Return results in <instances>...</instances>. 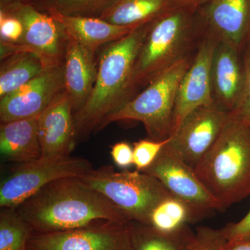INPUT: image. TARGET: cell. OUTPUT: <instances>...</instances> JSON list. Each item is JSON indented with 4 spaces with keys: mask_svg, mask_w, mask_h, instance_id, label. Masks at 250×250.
<instances>
[{
    "mask_svg": "<svg viewBox=\"0 0 250 250\" xmlns=\"http://www.w3.org/2000/svg\"><path fill=\"white\" fill-rule=\"evenodd\" d=\"M34 233L57 232L100 220L129 223L124 212L81 177L54 181L16 207Z\"/></svg>",
    "mask_w": 250,
    "mask_h": 250,
    "instance_id": "1",
    "label": "cell"
},
{
    "mask_svg": "<svg viewBox=\"0 0 250 250\" xmlns=\"http://www.w3.org/2000/svg\"><path fill=\"white\" fill-rule=\"evenodd\" d=\"M197 10L171 6L151 22L122 95L121 107L161 73L191 54L202 36Z\"/></svg>",
    "mask_w": 250,
    "mask_h": 250,
    "instance_id": "2",
    "label": "cell"
},
{
    "mask_svg": "<svg viewBox=\"0 0 250 250\" xmlns=\"http://www.w3.org/2000/svg\"><path fill=\"white\" fill-rule=\"evenodd\" d=\"M151 22L104 45L93 89L83 108L74 115L77 141L100 130L105 119L121 107L122 95Z\"/></svg>",
    "mask_w": 250,
    "mask_h": 250,
    "instance_id": "3",
    "label": "cell"
},
{
    "mask_svg": "<svg viewBox=\"0 0 250 250\" xmlns=\"http://www.w3.org/2000/svg\"><path fill=\"white\" fill-rule=\"evenodd\" d=\"M194 170L222 208L249 196V125L230 113L218 139Z\"/></svg>",
    "mask_w": 250,
    "mask_h": 250,
    "instance_id": "4",
    "label": "cell"
},
{
    "mask_svg": "<svg viewBox=\"0 0 250 250\" xmlns=\"http://www.w3.org/2000/svg\"><path fill=\"white\" fill-rule=\"evenodd\" d=\"M194 54L176 62L154 79L134 98L108 116L100 130L116 122L138 121L144 125L151 139H168L172 134L179 83L191 64Z\"/></svg>",
    "mask_w": 250,
    "mask_h": 250,
    "instance_id": "5",
    "label": "cell"
},
{
    "mask_svg": "<svg viewBox=\"0 0 250 250\" xmlns=\"http://www.w3.org/2000/svg\"><path fill=\"white\" fill-rule=\"evenodd\" d=\"M82 179L123 210L131 221L146 225L154 207L172 195L155 177L139 170L116 171L112 166H103Z\"/></svg>",
    "mask_w": 250,
    "mask_h": 250,
    "instance_id": "6",
    "label": "cell"
},
{
    "mask_svg": "<svg viewBox=\"0 0 250 250\" xmlns=\"http://www.w3.org/2000/svg\"><path fill=\"white\" fill-rule=\"evenodd\" d=\"M94 170L84 158L71 155L41 157L21 164L0 186L1 208H16L41 188L66 177H83Z\"/></svg>",
    "mask_w": 250,
    "mask_h": 250,
    "instance_id": "7",
    "label": "cell"
},
{
    "mask_svg": "<svg viewBox=\"0 0 250 250\" xmlns=\"http://www.w3.org/2000/svg\"><path fill=\"white\" fill-rule=\"evenodd\" d=\"M17 18L23 27L18 42L0 41L1 60L18 52L27 51L39 56L49 65L63 62L68 39L59 22L31 2H14L0 7Z\"/></svg>",
    "mask_w": 250,
    "mask_h": 250,
    "instance_id": "8",
    "label": "cell"
},
{
    "mask_svg": "<svg viewBox=\"0 0 250 250\" xmlns=\"http://www.w3.org/2000/svg\"><path fill=\"white\" fill-rule=\"evenodd\" d=\"M26 250H131L127 224L100 220L67 231L34 233Z\"/></svg>",
    "mask_w": 250,
    "mask_h": 250,
    "instance_id": "9",
    "label": "cell"
},
{
    "mask_svg": "<svg viewBox=\"0 0 250 250\" xmlns=\"http://www.w3.org/2000/svg\"><path fill=\"white\" fill-rule=\"evenodd\" d=\"M229 113L216 103L194 110L169 137L166 147L195 169L218 139Z\"/></svg>",
    "mask_w": 250,
    "mask_h": 250,
    "instance_id": "10",
    "label": "cell"
},
{
    "mask_svg": "<svg viewBox=\"0 0 250 250\" xmlns=\"http://www.w3.org/2000/svg\"><path fill=\"white\" fill-rule=\"evenodd\" d=\"M218 42L213 36L202 34L191 64L179 83L171 135L194 110L215 103L212 90L211 67Z\"/></svg>",
    "mask_w": 250,
    "mask_h": 250,
    "instance_id": "11",
    "label": "cell"
},
{
    "mask_svg": "<svg viewBox=\"0 0 250 250\" xmlns=\"http://www.w3.org/2000/svg\"><path fill=\"white\" fill-rule=\"evenodd\" d=\"M143 172L157 179L170 194L188 204L202 218L212 210L223 209L194 169L171 152L166 145L152 165Z\"/></svg>",
    "mask_w": 250,
    "mask_h": 250,
    "instance_id": "12",
    "label": "cell"
},
{
    "mask_svg": "<svg viewBox=\"0 0 250 250\" xmlns=\"http://www.w3.org/2000/svg\"><path fill=\"white\" fill-rule=\"evenodd\" d=\"M62 62L49 65L25 85L0 98L1 123L39 116L65 90Z\"/></svg>",
    "mask_w": 250,
    "mask_h": 250,
    "instance_id": "13",
    "label": "cell"
},
{
    "mask_svg": "<svg viewBox=\"0 0 250 250\" xmlns=\"http://www.w3.org/2000/svg\"><path fill=\"white\" fill-rule=\"evenodd\" d=\"M197 12L202 34L243 53L250 41V0H210Z\"/></svg>",
    "mask_w": 250,
    "mask_h": 250,
    "instance_id": "14",
    "label": "cell"
},
{
    "mask_svg": "<svg viewBox=\"0 0 250 250\" xmlns=\"http://www.w3.org/2000/svg\"><path fill=\"white\" fill-rule=\"evenodd\" d=\"M41 156L70 155L76 144V130L71 100L61 92L38 117Z\"/></svg>",
    "mask_w": 250,
    "mask_h": 250,
    "instance_id": "15",
    "label": "cell"
},
{
    "mask_svg": "<svg viewBox=\"0 0 250 250\" xmlns=\"http://www.w3.org/2000/svg\"><path fill=\"white\" fill-rule=\"evenodd\" d=\"M211 83L215 103L229 113L234 111L244 87L243 53L218 42L212 62Z\"/></svg>",
    "mask_w": 250,
    "mask_h": 250,
    "instance_id": "16",
    "label": "cell"
},
{
    "mask_svg": "<svg viewBox=\"0 0 250 250\" xmlns=\"http://www.w3.org/2000/svg\"><path fill=\"white\" fill-rule=\"evenodd\" d=\"M95 53L68 39L62 65L65 90L71 100L74 115L84 106L96 82L98 62Z\"/></svg>",
    "mask_w": 250,
    "mask_h": 250,
    "instance_id": "17",
    "label": "cell"
},
{
    "mask_svg": "<svg viewBox=\"0 0 250 250\" xmlns=\"http://www.w3.org/2000/svg\"><path fill=\"white\" fill-rule=\"evenodd\" d=\"M45 13L60 24L67 39L95 52L104 45L119 40L133 29L115 25L100 18L68 16L55 11Z\"/></svg>",
    "mask_w": 250,
    "mask_h": 250,
    "instance_id": "18",
    "label": "cell"
},
{
    "mask_svg": "<svg viewBox=\"0 0 250 250\" xmlns=\"http://www.w3.org/2000/svg\"><path fill=\"white\" fill-rule=\"evenodd\" d=\"M38 117L1 123L0 152L4 159L24 164L41 157Z\"/></svg>",
    "mask_w": 250,
    "mask_h": 250,
    "instance_id": "19",
    "label": "cell"
},
{
    "mask_svg": "<svg viewBox=\"0 0 250 250\" xmlns=\"http://www.w3.org/2000/svg\"><path fill=\"white\" fill-rule=\"evenodd\" d=\"M49 65L39 56L27 51L18 52L1 60L0 98L25 85Z\"/></svg>",
    "mask_w": 250,
    "mask_h": 250,
    "instance_id": "20",
    "label": "cell"
},
{
    "mask_svg": "<svg viewBox=\"0 0 250 250\" xmlns=\"http://www.w3.org/2000/svg\"><path fill=\"white\" fill-rule=\"evenodd\" d=\"M170 7L171 0H119L100 18L134 29L154 21Z\"/></svg>",
    "mask_w": 250,
    "mask_h": 250,
    "instance_id": "21",
    "label": "cell"
},
{
    "mask_svg": "<svg viewBox=\"0 0 250 250\" xmlns=\"http://www.w3.org/2000/svg\"><path fill=\"white\" fill-rule=\"evenodd\" d=\"M128 225L131 250H187L194 234L188 225L177 232L164 233L138 222L130 221Z\"/></svg>",
    "mask_w": 250,
    "mask_h": 250,
    "instance_id": "22",
    "label": "cell"
},
{
    "mask_svg": "<svg viewBox=\"0 0 250 250\" xmlns=\"http://www.w3.org/2000/svg\"><path fill=\"white\" fill-rule=\"evenodd\" d=\"M202 218L187 202L170 195L154 207L147 225L164 233L177 232L188 223Z\"/></svg>",
    "mask_w": 250,
    "mask_h": 250,
    "instance_id": "23",
    "label": "cell"
},
{
    "mask_svg": "<svg viewBox=\"0 0 250 250\" xmlns=\"http://www.w3.org/2000/svg\"><path fill=\"white\" fill-rule=\"evenodd\" d=\"M34 233L16 208H1L0 250H26Z\"/></svg>",
    "mask_w": 250,
    "mask_h": 250,
    "instance_id": "24",
    "label": "cell"
},
{
    "mask_svg": "<svg viewBox=\"0 0 250 250\" xmlns=\"http://www.w3.org/2000/svg\"><path fill=\"white\" fill-rule=\"evenodd\" d=\"M119 0H34L38 9L48 12L55 11L68 16L100 18Z\"/></svg>",
    "mask_w": 250,
    "mask_h": 250,
    "instance_id": "25",
    "label": "cell"
},
{
    "mask_svg": "<svg viewBox=\"0 0 250 250\" xmlns=\"http://www.w3.org/2000/svg\"><path fill=\"white\" fill-rule=\"evenodd\" d=\"M227 243L222 229L200 227L194 232L187 250H225Z\"/></svg>",
    "mask_w": 250,
    "mask_h": 250,
    "instance_id": "26",
    "label": "cell"
},
{
    "mask_svg": "<svg viewBox=\"0 0 250 250\" xmlns=\"http://www.w3.org/2000/svg\"><path fill=\"white\" fill-rule=\"evenodd\" d=\"M168 140L169 138L162 141L141 140L135 143L133 150L134 166H136V170L143 172L152 165Z\"/></svg>",
    "mask_w": 250,
    "mask_h": 250,
    "instance_id": "27",
    "label": "cell"
},
{
    "mask_svg": "<svg viewBox=\"0 0 250 250\" xmlns=\"http://www.w3.org/2000/svg\"><path fill=\"white\" fill-rule=\"evenodd\" d=\"M245 83L239 103L233 114L250 126V41L243 52Z\"/></svg>",
    "mask_w": 250,
    "mask_h": 250,
    "instance_id": "28",
    "label": "cell"
},
{
    "mask_svg": "<svg viewBox=\"0 0 250 250\" xmlns=\"http://www.w3.org/2000/svg\"><path fill=\"white\" fill-rule=\"evenodd\" d=\"M23 34L22 23L15 16L0 10V36L1 41L18 42Z\"/></svg>",
    "mask_w": 250,
    "mask_h": 250,
    "instance_id": "29",
    "label": "cell"
},
{
    "mask_svg": "<svg viewBox=\"0 0 250 250\" xmlns=\"http://www.w3.org/2000/svg\"><path fill=\"white\" fill-rule=\"evenodd\" d=\"M222 230L228 241L250 238V209L241 220L237 223L228 224Z\"/></svg>",
    "mask_w": 250,
    "mask_h": 250,
    "instance_id": "30",
    "label": "cell"
},
{
    "mask_svg": "<svg viewBox=\"0 0 250 250\" xmlns=\"http://www.w3.org/2000/svg\"><path fill=\"white\" fill-rule=\"evenodd\" d=\"M111 154L115 164L121 168L134 165V150L128 143H116L111 148Z\"/></svg>",
    "mask_w": 250,
    "mask_h": 250,
    "instance_id": "31",
    "label": "cell"
},
{
    "mask_svg": "<svg viewBox=\"0 0 250 250\" xmlns=\"http://www.w3.org/2000/svg\"><path fill=\"white\" fill-rule=\"evenodd\" d=\"M210 0H171V6H185L198 9Z\"/></svg>",
    "mask_w": 250,
    "mask_h": 250,
    "instance_id": "32",
    "label": "cell"
},
{
    "mask_svg": "<svg viewBox=\"0 0 250 250\" xmlns=\"http://www.w3.org/2000/svg\"><path fill=\"white\" fill-rule=\"evenodd\" d=\"M225 250H250V237L243 239L228 241Z\"/></svg>",
    "mask_w": 250,
    "mask_h": 250,
    "instance_id": "33",
    "label": "cell"
},
{
    "mask_svg": "<svg viewBox=\"0 0 250 250\" xmlns=\"http://www.w3.org/2000/svg\"><path fill=\"white\" fill-rule=\"evenodd\" d=\"M34 0H0V7L14 2H31Z\"/></svg>",
    "mask_w": 250,
    "mask_h": 250,
    "instance_id": "34",
    "label": "cell"
}]
</instances>
